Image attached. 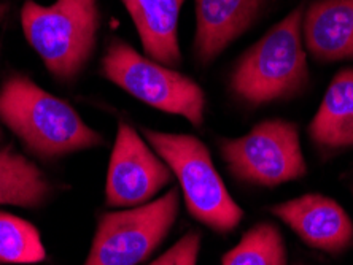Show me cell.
Listing matches in <instances>:
<instances>
[{"instance_id":"6da1fadb","label":"cell","mask_w":353,"mask_h":265,"mask_svg":"<svg viewBox=\"0 0 353 265\" xmlns=\"http://www.w3.org/2000/svg\"><path fill=\"white\" fill-rule=\"evenodd\" d=\"M0 123L29 151L45 159L103 143L101 134L88 126L74 107L24 75L8 76L0 87Z\"/></svg>"},{"instance_id":"7a4b0ae2","label":"cell","mask_w":353,"mask_h":265,"mask_svg":"<svg viewBox=\"0 0 353 265\" xmlns=\"http://www.w3.org/2000/svg\"><path fill=\"white\" fill-rule=\"evenodd\" d=\"M304 5L288 13L242 54L231 75V91L250 107L287 100L309 83L303 45Z\"/></svg>"},{"instance_id":"3957f363","label":"cell","mask_w":353,"mask_h":265,"mask_svg":"<svg viewBox=\"0 0 353 265\" xmlns=\"http://www.w3.org/2000/svg\"><path fill=\"white\" fill-rule=\"evenodd\" d=\"M26 40L59 81H72L91 61L101 28L97 0H56L40 5L28 0L21 8Z\"/></svg>"},{"instance_id":"277c9868","label":"cell","mask_w":353,"mask_h":265,"mask_svg":"<svg viewBox=\"0 0 353 265\" xmlns=\"http://www.w3.org/2000/svg\"><path fill=\"white\" fill-rule=\"evenodd\" d=\"M143 135L176 176L186 209L194 220L220 233L232 232L241 224L243 210L228 192L209 148L199 138L152 129H143Z\"/></svg>"},{"instance_id":"5b68a950","label":"cell","mask_w":353,"mask_h":265,"mask_svg":"<svg viewBox=\"0 0 353 265\" xmlns=\"http://www.w3.org/2000/svg\"><path fill=\"white\" fill-rule=\"evenodd\" d=\"M103 78L159 112L179 114L201 127L205 92L193 78L142 56L123 40H112L102 57Z\"/></svg>"},{"instance_id":"8992f818","label":"cell","mask_w":353,"mask_h":265,"mask_svg":"<svg viewBox=\"0 0 353 265\" xmlns=\"http://www.w3.org/2000/svg\"><path fill=\"white\" fill-rule=\"evenodd\" d=\"M220 153L237 181L277 188L307 173L298 126L287 119H266L237 138H223Z\"/></svg>"},{"instance_id":"52a82bcc","label":"cell","mask_w":353,"mask_h":265,"mask_svg":"<svg viewBox=\"0 0 353 265\" xmlns=\"http://www.w3.org/2000/svg\"><path fill=\"white\" fill-rule=\"evenodd\" d=\"M180 211V192L169 189L159 199L131 210L101 216L85 265H139L165 240Z\"/></svg>"},{"instance_id":"ba28073f","label":"cell","mask_w":353,"mask_h":265,"mask_svg":"<svg viewBox=\"0 0 353 265\" xmlns=\"http://www.w3.org/2000/svg\"><path fill=\"white\" fill-rule=\"evenodd\" d=\"M172 170L134 127L121 121L108 164L105 200L108 206H139L170 184Z\"/></svg>"},{"instance_id":"9c48e42d","label":"cell","mask_w":353,"mask_h":265,"mask_svg":"<svg viewBox=\"0 0 353 265\" xmlns=\"http://www.w3.org/2000/svg\"><path fill=\"white\" fill-rule=\"evenodd\" d=\"M271 213L315 251L341 256L353 246V221L328 195H299L271 206Z\"/></svg>"},{"instance_id":"30bf717a","label":"cell","mask_w":353,"mask_h":265,"mask_svg":"<svg viewBox=\"0 0 353 265\" xmlns=\"http://www.w3.org/2000/svg\"><path fill=\"white\" fill-rule=\"evenodd\" d=\"M194 53L202 65L214 62L247 32L266 0H194Z\"/></svg>"},{"instance_id":"8fae6325","label":"cell","mask_w":353,"mask_h":265,"mask_svg":"<svg viewBox=\"0 0 353 265\" xmlns=\"http://www.w3.org/2000/svg\"><path fill=\"white\" fill-rule=\"evenodd\" d=\"M303 39L316 61H353V0H315L304 13Z\"/></svg>"},{"instance_id":"7c38bea8","label":"cell","mask_w":353,"mask_h":265,"mask_svg":"<svg viewBox=\"0 0 353 265\" xmlns=\"http://www.w3.org/2000/svg\"><path fill=\"white\" fill-rule=\"evenodd\" d=\"M131 14L145 56L168 67L181 62L179 19L186 0H121Z\"/></svg>"},{"instance_id":"4fadbf2b","label":"cell","mask_w":353,"mask_h":265,"mask_svg":"<svg viewBox=\"0 0 353 265\" xmlns=\"http://www.w3.org/2000/svg\"><path fill=\"white\" fill-rule=\"evenodd\" d=\"M315 148L336 153L353 148V69H342L326 89L319 110L309 124Z\"/></svg>"},{"instance_id":"5bb4252c","label":"cell","mask_w":353,"mask_h":265,"mask_svg":"<svg viewBox=\"0 0 353 265\" xmlns=\"http://www.w3.org/2000/svg\"><path fill=\"white\" fill-rule=\"evenodd\" d=\"M50 194V181L32 160L12 147L0 149V205L37 209Z\"/></svg>"},{"instance_id":"9a60e30c","label":"cell","mask_w":353,"mask_h":265,"mask_svg":"<svg viewBox=\"0 0 353 265\" xmlns=\"http://www.w3.org/2000/svg\"><path fill=\"white\" fill-rule=\"evenodd\" d=\"M221 265H288L282 232L272 222H259L223 256Z\"/></svg>"},{"instance_id":"2e32d148","label":"cell","mask_w":353,"mask_h":265,"mask_svg":"<svg viewBox=\"0 0 353 265\" xmlns=\"http://www.w3.org/2000/svg\"><path fill=\"white\" fill-rule=\"evenodd\" d=\"M45 257L46 251L37 227L0 211V264H39Z\"/></svg>"},{"instance_id":"e0dca14e","label":"cell","mask_w":353,"mask_h":265,"mask_svg":"<svg viewBox=\"0 0 353 265\" xmlns=\"http://www.w3.org/2000/svg\"><path fill=\"white\" fill-rule=\"evenodd\" d=\"M201 233L191 231L185 233L172 248L148 265H196L201 251Z\"/></svg>"},{"instance_id":"ac0fdd59","label":"cell","mask_w":353,"mask_h":265,"mask_svg":"<svg viewBox=\"0 0 353 265\" xmlns=\"http://www.w3.org/2000/svg\"><path fill=\"white\" fill-rule=\"evenodd\" d=\"M7 12H8V5L0 3V21H3V18L7 17Z\"/></svg>"},{"instance_id":"d6986e66","label":"cell","mask_w":353,"mask_h":265,"mask_svg":"<svg viewBox=\"0 0 353 265\" xmlns=\"http://www.w3.org/2000/svg\"><path fill=\"white\" fill-rule=\"evenodd\" d=\"M3 140V131H2V127H0V142H2Z\"/></svg>"},{"instance_id":"ffe728a7","label":"cell","mask_w":353,"mask_h":265,"mask_svg":"<svg viewBox=\"0 0 353 265\" xmlns=\"http://www.w3.org/2000/svg\"><path fill=\"white\" fill-rule=\"evenodd\" d=\"M294 265H304V264H294Z\"/></svg>"}]
</instances>
